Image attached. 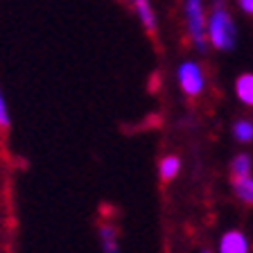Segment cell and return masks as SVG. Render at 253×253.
<instances>
[{
  "mask_svg": "<svg viewBox=\"0 0 253 253\" xmlns=\"http://www.w3.org/2000/svg\"><path fill=\"white\" fill-rule=\"evenodd\" d=\"M249 237L242 231H226L219 237V253H249Z\"/></svg>",
  "mask_w": 253,
  "mask_h": 253,
  "instance_id": "cell-4",
  "label": "cell"
},
{
  "mask_svg": "<svg viewBox=\"0 0 253 253\" xmlns=\"http://www.w3.org/2000/svg\"><path fill=\"white\" fill-rule=\"evenodd\" d=\"M129 2H131V7L136 9L142 27H145L149 34H154V32H156V16H154V9H152V5H149V0H129Z\"/></svg>",
  "mask_w": 253,
  "mask_h": 253,
  "instance_id": "cell-5",
  "label": "cell"
},
{
  "mask_svg": "<svg viewBox=\"0 0 253 253\" xmlns=\"http://www.w3.org/2000/svg\"><path fill=\"white\" fill-rule=\"evenodd\" d=\"M237 7L247 16H253V0H237Z\"/></svg>",
  "mask_w": 253,
  "mask_h": 253,
  "instance_id": "cell-13",
  "label": "cell"
},
{
  "mask_svg": "<svg viewBox=\"0 0 253 253\" xmlns=\"http://www.w3.org/2000/svg\"><path fill=\"white\" fill-rule=\"evenodd\" d=\"M233 136H235L237 142H242V145L253 142V122L251 120H237L235 125H233Z\"/></svg>",
  "mask_w": 253,
  "mask_h": 253,
  "instance_id": "cell-11",
  "label": "cell"
},
{
  "mask_svg": "<svg viewBox=\"0 0 253 253\" xmlns=\"http://www.w3.org/2000/svg\"><path fill=\"white\" fill-rule=\"evenodd\" d=\"M251 168H253L251 156H249V154H237V156L233 158V163H231L233 179H240V176H249V174H251Z\"/></svg>",
  "mask_w": 253,
  "mask_h": 253,
  "instance_id": "cell-10",
  "label": "cell"
},
{
  "mask_svg": "<svg viewBox=\"0 0 253 253\" xmlns=\"http://www.w3.org/2000/svg\"><path fill=\"white\" fill-rule=\"evenodd\" d=\"M183 16H185V27H188L190 39L204 52L208 47V37H206L208 11H206L204 0H183Z\"/></svg>",
  "mask_w": 253,
  "mask_h": 253,
  "instance_id": "cell-2",
  "label": "cell"
},
{
  "mask_svg": "<svg viewBox=\"0 0 253 253\" xmlns=\"http://www.w3.org/2000/svg\"><path fill=\"white\" fill-rule=\"evenodd\" d=\"M206 37H208V45H212L215 50H221V52H228V50L235 47L237 27L224 2H215V7L208 11Z\"/></svg>",
  "mask_w": 253,
  "mask_h": 253,
  "instance_id": "cell-1",
  "label": "cell"
},
{
  "mask_svg": "<svg viewBox=\"0 0 253 253\" xmlns=\"http://www.w3.org/2000/svg\"><path fill=\"white\" fill-rule=\"evenodd\" d=\"M176 77H179V86L188 97H199L206 88V75L197 61H183L176 70Z\"/></svg>",
  "mask_w": 253,
  "mask_h": 253,
  "instance_id": "cell-3",
  "label": "cell"
},
{
  "mask_svg": "<svg viewBox=\"0 0 253 253\" xmlns=\"http://www.w3.org/2000/svg\"><path fill=\"white\" fill-rule=\"evenodd\" d=\"M235 95L244 106H253V73H242L235 79Z\"/></svg>",
  "mask_w": 253,
  "mask_h": 253,
  "instance_id": "cell-6",
  "label": "cell"
},
{
  "mask_svg": "<svg viewBox=\"0 0 253 253\" xmlns=\"http://www.w3.org/2000/svg\"><path fill=\"white\" fill-rule=\"evenodd\" d=\"M181 172V158L179 156H165L161 158V163H158V176L163 183H169V181L176 179V174Z\"/></svg>",
  "mask_w": 253,
  "mask_h": 253,
  "instance_id": "cell-7",
  "label": "cell"
},
{
  "mask_svg": "<svg viewBox=\"0 0 253 253\" xmlns=\"http://www.w3.org/2000/svg\"><path fill=\"white\" fill-rule=\"evenodd\" d=\"M233 190H235V197L242 201V204L253 206V174L233 179Z\"/></svg>",
  "mask_w": 253,
  "mask_h": 253,
  "instance_id": "cell-8",
  "label": "cell"
},
{
  "mask_svg": "<svg viewBox=\"0 0 253 253\" xmlns=\"http://www.w3.org/2000/svg\"><path fill=\"white\" fill-rule=\"evenodd\" d=\"M9 126V111H7L5 97H2V90H0V129H7Z\"/></svg>",
  "mask_w": 253,
  "mask_h": 253,
  "instance_id": "cell-12",
  "label": "cell"
},
{
  "mask_svg": "<svg viewBox=\"0 0 253 253\" xmlns=\"http://www.w3.org/2000/svg\"><path fill=\"white\" fill-rule=\"evenodd\" d=\"M201 253H212V251H211V249H204V251H201Z\"/></svg>",
  "mask_w": 253,
  "mask_h": 253,
  "instance_id": "cell-14",
  "label": "cell"
},
{
  "mask_svg": "<svg viewBox=\"0 0 253 253\" xmlns=\"http://www.w3.org/2000/svg\"><path fill=\"white\" fill-rule=\"evenodd\" d=\"M100 240L104 253H118V231L113 224H102L100 226Z\"/></svg>",
  "mask_w": 253,
  "mask_h": 253,
  "instance_id": "cell-9",
  "label": "cell"
}]
</instances>
